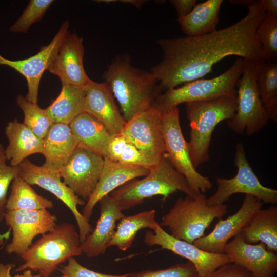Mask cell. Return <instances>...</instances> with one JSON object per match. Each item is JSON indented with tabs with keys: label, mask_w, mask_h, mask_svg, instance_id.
<instances>
[{
	"label": "cell",
	"mask_w": 277,
	"mask_h": 277,
	"mask_svg": "<svg viewBox=\"0 0 277 277\" xmlns=\"http://www.w3.org/2000/svg\"><path fill=\"white\" fill-rule=\"evenodd\" d=\"M243 60V70L236 83L237 109L234 117L228 121L233 132L247 135L259 132L269 118L260 97L257 78L260 62Z\"/></svg>",
	"instance_id": "8"
},
{
	"label": "cell",
	"mask_w": 277,
	"mask_h": 277,
	"mask_svg": "<svg viewBox=\"0 0 277 277\" xmlns=\"http://www.w3.org/2000/svg\"><path fill=\"white\" fill-rule=\"evenodd\" d=\"M199 277V276H197ZM201 277H253L243 267L233 263L223 265L209 274Z\"/></svg>",
	"instance_id": "39"
},
{
	"label": "cell",
	"mask_w": 277,
	"mask_h": 277,
	"mask_svg": "<svg viewBox=\"0 0 277 277\" xmlns=\"http://www.w3.org/2000/svg\"><path fill=\"white\" fill-rule=\"evenodd\" d=\"M100 214L95 228L81 244L83 253L89 258L104 254L114 235L116 222L125 215L118 203L109 194L98 202Z\"/></svg>",
	"instance_id": "21"
},
{
	"label": "cell",
	"mask_w": 277,
	"mask_h": 277,
	"mask_svg": "<svg viewBox=\"0 0 277 277\" xmlns=\"http://www.w3.org/2000/svg\"><path fill=\"white\" fill-rule=\"evenodd\" d=\"M52 0H31L20 17L9 28L13 33H24L30 26L39 21L53 3Z\"/></svg>",
	"instance_id": "34"
},
{
	"label": "cell",
	"mask_w": 277,
	"mask_h": 277,
	"mask_svg": "<svg viewBox=\"0 0 277 277\" xmlns=\"http://www.w3.org/2000/svg\"><path fill=\"white\" fill-rule=\"evenodd\" d=\"M234 164L238 169L235 176L230 179L216 178L217 189L213 194L207 198L208 205L224 204L236 193L252 195L265 203H277V190L265 187L260 182L247 160L242 143L236 146Z\"/></svg>",
	"instance_id": "9"
},
{
	"label": "cell",
	"mask_w": 277,
	"mask_h": 277,
	"mask_svg": "<svg viewBox=\"0 0 277 277\" xmlns=\"http://www.w3.org/2000/svg\"><path fill=\"white\" fill-rule=\"evenodd\" d=\"M187 118L190 126V138L187 142L194 167L210 159L209 148L215 127L225 120H231L237 109L236 96L217 98L186 103Z\"/></svg>",
	"instance_id": "4"
},
{
	"label": "cell",
	"mask_w": 277,
	"mask_h": 277,
	"mask_svg": "<svg viewBox=\"0 0 277 277\" xmlns=\"http://www.w3.org/2000/svg\"><path fill=\"white\" fill-rule=\"evenodd\" d=\"M61 277H70L69 276H67V275H63Z\"/></svg>",
	"instance_id": "47"
},
{
	"label": "cell",
	"mask_w": 277,
	"mask_h": 277,
	"mask_svg": "<svg viewBox=\"0 0 277 277\" xmlns=\"http://www.w3.org/2000/svg\"><path fill=\"white\" fill-rule=\"evenodd\" d=\"M84 87V112L98 120L112 135L120 134L126 121L109 86L90 79Z\"/></svg>",
	"instance_id": "20"
},
{
	"label": "cell",
	"mask_w": 277,
	"mask_h": 277,
	"mask_svg": "<svg viewBox=\"0 0 277 277\" xmlns=\"http://www.w3.org/2000/svg\"><path fill=\"white\" fill-rule=\"evenodd\" d=\"M84 86L62 83L61 92L45 109L53 123L69 125L84 112Z\"/></svg>",
	"instance_id": "28"
},
{
	"label": "cell",
	"mask_w": 277,
	"mask_h": 277,
	"mask_svg": "<svg viewBox=\"0 0 277 277\" xmlns=\"http://www.w3.org/2000/svg\"><path fill=\"white\" fill-rule=\"evenodd\" d=\"M104 158L77 147L59 171L63 182L83 201L93 193L100 179Z\"/></svg>",
	"instance_id": "14"
},
{
	"label": "cell",
	"mask_w": 277,
	"mask_h": 277,
	"mask_svg": "<svg viewBox=\"0 0 277 277\" xmlns=\"http://www.w3.org/2000/svg\"><path fill=\"white\" fill-rule=\"evenodd\" d=\"M78 142V146L104 158L107 157L108 148L112 135L95 117L84 112L69 125Z\"/></svg>",
	"instance_id": "24"
},
{
	"label": "cell",
	"mask_w": 277,
	"mask_h": 277,
	"mask_svg": "<svg viewBox=\"0 0 277 277\" xmlns=\"http://www.w3.org/2000/svg\"><path fill=\"white\" fill-rule=\"evenodd\" d=\"M243 70V60L238 58L226 71L216 77L196 80L166 90L156 98L152 107L164 115L182 103L236 96V83Z\"/></svg>",
	"instance_id": "7"
},
{
	"label": "cell",
	"mask_w": 277,
	"mask_h": 277,
	"mask_svg": "<svg viewBox=\"0 0 277 277\" xmlns=\"http://www.w3.org/2000/svg\"><path fill=\"white\" fill-rule=\"evenodd\" d=\"M150 168L126 165L104 158L100 179L93 193L85 203L82 212L83 215L89 221L95 206L101 199L127 182L147 175Z\"/></svg>",
	"instance_id": "22"
},
{
	"label": "cell",
	"mask_w": 277,
	"mask_h": 277,
	"mask_svg": "<svg viewBox=\"0 0 277 277\" xmlns=\"http://www.w3.org/2000/svg\"><path fill=\"white\" fill-rule=\"evenodd\" d=\"M121 134L143 153L151 166L166 154L163 115L152 106L126 122Z\"/></svg>",
	"instance_id": "12"
},
{
	"label": "cell",
	"mask_w": 277,
	"mask_h": 277,
	"mask_svg": "<svg viewBox=\"0 0 277 277\" xmlns=\"http://www.w3.org/2000/svg\"><path fill=\"white\" fill-rule=\"evenodd\" d=\"M14 266L11 263H0V277H12L11 271Z\"/></svg>",
	"instance_id": "43"
},
{
	"label": "cell",
	"mask_w": 277,
	"mask_h": 277,
	"mask_svg": "<svg viewBox=\"0 0 277 277\" xmlns=\"http://www.w3.org/2000/svg\"><path fill=\"white\" fill-rule=\"evenodd\" d=\"M18 175L30 185H36L51 192L70 210L76 220L82 243L92 232L88 221L77 209L85 202L62 181L59 172L34 164L27 159L18 166Z\"/></svg>",
	"instance_id": "11"
},
{
	"label": "cell",
	"mask_w": 277,
	"mask_h": 277,
	"mask_svg": "<svg viewBox=\"0 0 277 277\" xmlns=\"http://www.w3.org/2000/svg\"><path fill=\"white\" fill-rule=\"evenodd\" d=\"M143 242L148 246H160L186 259L194 266L197 276L209 274L220 266L231 263L224 253L216 254L203 250L193 243L179 240L166 232L160 225L152 231H146Z\"/></svg>",
	"instance_id": "15"
},
{
	"label": "cell",
	"mask_w": 277,
	"mask_h": 277,
	"mask_svg": "<svg viewBox=\"0 0 277 277\" xmlns=\"http://www.w3.org/2000/svg\"><path fill=\"white\" fill-rule=\"evenodd\" d=\"M224 253L231 263L243 267L253 277H274L277 271V253L262 243L246 242L240 233L226 244Z\"/></svg>",
	"instance_id": "17"
},
{
	"label": "cell",
	"mask_w": 277,
	"mask_h": 277,
	"mask_svg": "<svg viewBox=\"0 0 277 277\" xmlns=\"http://www.w3.org/2000/svg\"><path fill=\"white\" fill-rule=\"evenodd\" d=\"M5 133L9 144L4 152L11 166H18L28 156L42 154L43 139L37 137L16 119L7 123Z\"/></svg>",
	"instance_id": "25"
},
{
	"label": "cell",
	"mask_w": 277,
	"mask_h": 277,
	"mask_svg": "<svg viewBox=\"0 0 277 277\" xmlns=\"http://www.w3.org/2000/svg\"><path fill=\"white\" fill-rule=\"evenodd\" d=\"M177 191L194 197L199 194L189 186L185 177L171 164L166 153L150 168L142 179L131 180L109 195L118 204L122 211L141 204L145 199L161 195L164 199Z\"/></svg>",
	"instance_id": "3"
},
{
	"label": "cell",
	"mask_w": 277,
	"mask_h": 277,
	"mask_svg": "<svg viewBox=\"0 0 277 277\" xmlns=\"http://www.w3.org/2000/svg\"><path fill=\"white\" fill-rule=\"evenodd\" d=\"M265 62L277 57V16L265 15L256 30Z\"/></svg>",
	"instance_id": "33"
},
{
	"label": "cell",
	"mask_w": 277,
	"mask_h": 277,
	"mask_svg": "<svg viewBox=\"0 0 277 277\" xmlns=\"http://www.w3.org/2000/svg\"><path fill=\"white\" fill-rule=\"evenodd\" d=\"M266 14L277 16L276 0H260Z\"/></svg>",
	"instance_id": "42"
},
{
	"label": "cell",
	"mask_w": 277,
	"mask_h": 277,
	"mask_svg": "<svg viewBox=\"0 0 277 277\" xmlns=\"http://www.w3.org/2000/svg\"><path fill=\"white\" fill-rule=\"evenodd\" d=\"M163 122L166 153L171 164L185 177L193 191L197 193L207 192L212 183L192 164L188 143L183 135L178 108L163 115Z\"/></svg>",
	"instance_id": "10"
},
{
	"label": "cell",
	"mask_w": 277,
	"mask_h": 277,
	"mask_svg": "<svg viewBox=\"0 0 277 277\" xmlns=\"http://www.w3.org/2000/svg\"><path fill=\"white\" fill-rule=\"evenodd\" d=\"M197 273L190 262L178 263L170 267L158 270H145L129 273L127 277H197Z\"/></svg>",
	"instance_id": "36"
},
{
	"label": "cell",
	"mask_w": 277,
	"mask_h": 277,
	"mask_svg": "<svg viewBox=\"0 0 277 277\" xmlns=\"http://www.w3.org/2000/svg\"><path fill=\"white\" fill-rule=\"evenodd\" d=\"M258 88L263 106L277 103V63L262 62L259 64Z\"/></svg>",
	"instance_id": "32"
},
{
	"label": "cell",
	"mask_w": 277,
	"mask_h": 277,
	"mask_svg": "<svg viewBox=\"0 0 277 277\" xmlns=\"http://www.w3.org/2000/svg\"><path fill=\"white\" fill-rule=\"evenodd\" d=\"M78 233L69 223L56 225L20 256L24 263L15 271L30 269L49 277L60 264L83 254Z\"/></svg>",
	"instance_id": "5"
},
{
	"label": "cell",
	"mask_w": 277,
	"mask_h": 277,
	"mask_svg": "<svg viewBox=\"0 0 277 277\" xmlns=\"http://www.w3.org/2000/svg\"><path fill=\"white\" fill-rule=\"evenodd\" d=\"M156 211H144L119 220L108 247L115 246L125 251L132 245L137 232L144 228L154 230L159 223L155 220Z\"/></svg>",
	"instance_id": "29"
},
{
	"label": "cell",
	"mask_w": 277,
	"mask_h": 277,
	"mask_svg": "<svg viewBox=\"0 0 277 277\" xmlns=\"http://www.w3.org/2000/svg\"><path fill=\"white\" fill-rule=\"evenodd\" d=\"M66 265L63 266L60 271L70 277H127L129 273L123 274H110L96 272L81 265L74 258L68 260Z\"/></svg>",
	"instance_id": "37"
},
{
	"label": "cell",
	"mask_w": 277,
	"mask_h": 277,
	"mask_svg": "<svg viewBox=\"0 0 277 277\" xmlns=\"http://www.w3.org/2000/svg\"><path fill=\"white\" fill-rule=\"evenodd\" d=\"M103 77L118 101L126 122L150 108L162 93L151 72L133 66L128 55H117Z\"/></svg>",
	"instance_id": "2"
},
{
	"label": "cell",
	"mask_w": 277,
	"mask_h": 277,
	"mask_svg": "<svg viewBox=\"0 0 277 277\" xmlns=\"http://www.w3.org/2000/svg\"><path fill=\"white\" fill-rule=\"evenodd\" d=\"M11 233V230L9 228V230L4 233H0V246L3 244L5 240L8 239Z\"/></svg>",
	"instance_id": "46"
},
{
	"label": "cell",
	"mask_w": 277,
	"mask_h": 277,
	"mask_svg": "<svg viewBox=\"0 0 277 277\" xmlns=\"http://www.w3.org/2000/svg\"><path fill=\"white\" fill-rule=\"evenodd\" d=\"M16 101L24 114L23 123L37 137L44 139L53 124L45 109H42L37 103L28 101L22 95L17 96Z\"/></svg>",
	"instance_id": "31"
},
{
	"label": "cell",
	"mask_w": 277,
	"mask_h": 277,
	"mask_svg": "<svg viewBox=\"0 0 277 277\" xmlns=\"http://www.w3.org/2000/svg\"><path fill=\"white\" fill-rule=\"evenodd\" d=\"M4 147L0 143V222L4 220L7 192L10 184L18 174V166L6 164Z\"/></svg>",
	"instance_id": "35"
},
{
	"label": "cell",
	"mask_w": 277,
	"mask_h": 277,
	"mask_svg": "<svg viewBox=\"0 0 277 277\" xmlns=\"http://www.w3.org/2000/svg\"><path fill=\"white\" fill-rule=\"evenodd\" d=\"M128 143L126 138L121 134L113 136L108 146L107 158L117 162Z\"/></svg>",
	"instance_id": "40"
},
{
	"label": "cell",
	"mask_w": 277,
	"mask_h": 277,
	"mask_svg": "<svg viewBox=\"0 0 277 277\" xmlns=\"http://www.w3.org/2000/svg\"><path fill=\"white\" fill-rule=\"evenodd\" d=\"M53 203L38 194L18 175L13 180L6 205V210H36L51 209Z\"/></svg>",
	"instance_id": "30"
},
{
	"label": "cell",
	"mask_w": 277,
	"mask_h": 277,
	"mask_svg": "<svg viewBox=\"0 0 277 277\" xmlns=\"http://www.w3.org/2000/svg\"><path fill=\"white\" fill-rule=\"evenodd\" d=\"M14 277H42L41 275L33 274L32 271L30 269H26L23 271L22 273L18 274L14 276Z\"/></svg>",
	"instance_id": "45"
},
{
	"label": "cell",
	"mask_w": 277,
	"mask_h": 277,
	"mask_svg": "<svg viewBox=\"0 0 277 277\" xmlns=\"http://www.w3.org/2000/svg\"><path fill=\"white\" fill-rule=\"evenodd\" d=\"M263 202L250 195H245L239 209L226 219H220L212 231L195 240L193 244L199 248L211 253H224L226 244L240 233L252 215L262 208Z\"/></svg>",
	"instance_id": "18"
},
{
	"label": "cell",
	"mask_w": 277,
	"mask_h": 277,
	"mask_svg": "<svg viewBox=\"0 0 277 277\" xmlns=\"http://www.w3.org/2000/svg\"><path fill=\"white\" fill-rule=\"evenodd\" d=\"M84 52L82 38L69 32L48 70L57 76L62 83L84 86L90 79L83 66Z\"/></svg>",
	"instance_id": "19"
},
{
	"label": "cell",
	"mask_w": 277,
	"mask_h": 277,
	"mask_svg": "<svg viewBox=\"0 0 277 277\" xmlns=\"http://www.w3.org/2000/svg\"><path fill=\"white\" fill-rule=\"evenodd\" d=\"M78 146L69 125L53 123L43 140L44 167L59 172Z\"/></svg>",
	"instance_id": "23"
},
{
	"label": "cell",
	"mask_w": 277,
	"mask_h": 277,
	"mask_svg": "<svg viewBox=\"0 0 277 277\" xmlns=\"http://www.w3.org/2000/svg\"><path fill=\"white\" fill-rule=\"evenodd\" d=\"M227 206L208 205L203 193L194 197L186 195L176 200L162 218L161 227H168L170 234L190 243L205 235V231L215 219L227 212Z\"/></svg>",
	"instance_id": "6"
},
{
	"label": "cell",
	"mask_w": 277,
	"mask_h": 277,
	"mask_svg": "<svg viewBox=\"0 0 277 277\" xmlns=\"http://www.w3.org/2000/svg\"><path fill=\"white\" fill-rule=\"evenodd\" d=\"M170 4L175 9L178 18L183 17L187 15L196 4V0H170Z\"/></svg>",
	"instance_id": "41"
},
{
	"label": "cell",
	"mask_w": 277,
	"mask_h": 277,
	"mask_svg": "<svg viewBox=\"0 0 277 277\" xmlns=\"http://www.w3.org/2000/svg\"><path fill=\"white\" fill-rule=\"evenodd\" d=\"M248 8L244 17L223 29L198 36L157 40L162 58L150 71L162 90L201 78L228 56L265 62L256 30L266 13L260 0L252 1Z\"/></svg>",
	"instance_id": "1"
},
{
	"label": "cell",
	"mask_w": 277,
	"mask_h": 277,
	"mask_svg": "<svg viewBox=\"0 0 277 277\" xmlns=\"http://www.w3.org/2000/svg\"><path fill=\"white\" fill-rule=\"evenodd\" d=\"M69 27L68 21L63 22L51 42L48 45L42 47L37 54L29 58L11 60L0 54V65H5L13 68L26 79L28 93L25 97L28 101L37 103L42 76L44 71L48 69L63 41L69 33Z\"/></svg>",
	"instance_id": "16"
},
{
	"label": "cell",
	"mask_w": 277,
	"mask_h": 277,
	"mask_svg": "<svg viewBox=\"0 0 277 277\" xmlns=\"http://www.w3.org/2000/svg\"><path fill=\"white\" fill-rule=\"evenodd\" d=\"M119 1L123 3L131 4L137 8L141 7L142 5L146 2L144 0H122Z\"/></svg>",
	"instance_id": "44"
},
{
	"label": "cell",
	"mask_w": 277,
	"mask_h": 277,
	"mask_svg": "<svg viewBox=\"0 0 277 277\" xmlns=\"http://www.w3.org/2000/svg\"><path fill=\"white\" fill-rule=\"evenodd\" d=\"M240 234L249 244L262 243L277 253V207L260 208L250 217Z\"/></svg>",
	"instance_id": "26"
},
{
	"label": "cell",
	"mask_w": 277,
	"mask_h": 277,
	"mask_svg": "<svg viewBox=\"0 0 277 277\" xmlns=\"http://www.w3.org/2000/svg\"><path fill=\"white\" fill-rule=\"evenodd\" d=\"M4 220L12 234L5 251L19 256L32 244L36 236L50 231L57 222L56 216L47 209L6 210Z\"/></svg>",
	"instance_id": "13"
},
{
	"label": "cell",
	"mask_w": 277,
	"mask_h": 277,
	"mask_svg": "<svg viewBox=\"0 0 277 277\" xmlns=\"http://www.w3.org/2000/svg\"><path fill=\"white\" fill-rule=\"evenodd\" d=\"M222 0H207L195 4L186 16L177 18L186 36L194 37L216 31Z\"/></svg>",
	"instance_id": "27"
},
{
	"label": "cell",
	"mask_w": 277,
	"mask_h": 277,
	"mask_svg": "<svg viewBox=\"0 0 277 277\" xmlns=\"http://www.w3.org/2000/svg\"><path fill=\"white\" fill-rule=\"evenodd\" d=\"M117 162L126 165L140 166L147 168L152 166L143 153L129 142L120 155Z\"/></svg>",
	"instance_id": "38"
}]
</instances>
